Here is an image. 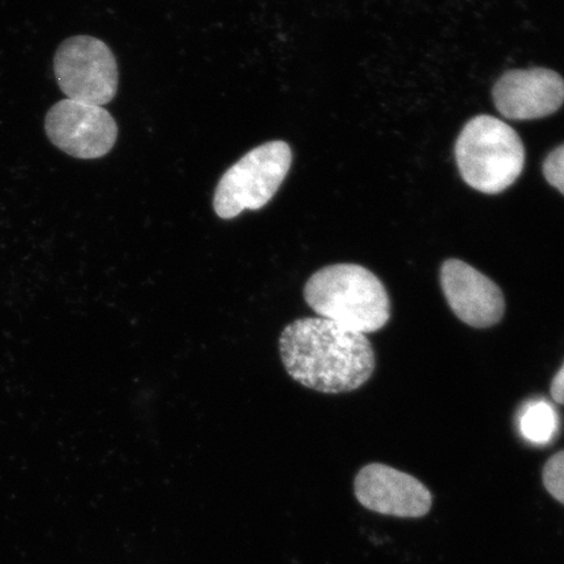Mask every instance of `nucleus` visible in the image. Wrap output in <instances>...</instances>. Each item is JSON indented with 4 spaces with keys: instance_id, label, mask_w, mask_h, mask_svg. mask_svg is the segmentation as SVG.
<instances>
[{
    "instance_id": "nucleus-1",
    "label": "nucleus",
    "mask_w": 564,
    "mask_h": 564,
    "mask_svg": "<svg viewBox=\"0 0 564 564\" xmlns=\"http://www.w3.org/2000/svg\"><path fill=\"white\" fill-rule=\"evenodd\" d=\"M279 348L289 376L317 392L358 390L376 370L369 338L323 317H303L289 324Z\"/></svg>"
},
{
    "instance_id": "nucleus-2",
    "label": "nucleus",
    "mask_w": 564,
    "mask_h": 564,
    "mask_svg": "<svg viewBox=\"0 0 564 564\" xmlns=\"http://www.w3.org/2000/svg\"><path fill=\"white\" fill-rule=\"evenodd\" d=\"M303 295L323 319L355 333H377L390 321L391 305L386 288L362 265L324 267L307 280Z\"/></svg>"
},
{
    "instance_id": "nucleus-3",
    "label": "nucleus",
    "mask_w": 564,
    "mask_h": 564,
    "mask_svg": "<svg viewBox=\"0 0 564 564\" xmlns=\"http://www.w3.org/2000/svg\"><path fill=\"white\" fill-rule=\"evenodd\" d=\"M458 171L471 188L496 195L513 185L523 173V141L511 126L479 116L464 127L455 148Z\"/></svg>"
},
{
    "instance_id": "nucleus-4",
    "label": "nucleus",
    "mask_w": 564,
    "mask_h": 564,
    "mask_svg": "<svg viewBox=\"0 0 564 564\" xmlns=\"http://www.w3.org/2000/svg\"><path fill=\"white\" fill-rule=\"evenodd\" d=\"M293 153L285 141H270L228 169L218 182L214 208L223 220L245 210H259L271 202L291 171Z\"/></svg>"
},
{
    "instance_id": "nucleus-5",
    "label": "nucleus",
    "mask_w": 564,
    "mask_h": 564,
    "mask_svg": "<svg viewBox=\"0 0 564 564\" xmlns=\"http://www.w3.org/2000/svg\"><path fill=\"white\" fill-rule=\"evenodd\" d=\"M54 73L68 100L102 106L117 95L116 56L105 42L89 35L63 42L55 54Z\"/></svg>"
},
{
    "instance_id": "nucleus-6",
    "label": "nucleus",
    "mask_w": 564,
    "mask_h": 564,
    "mask_svg": "<svg viewBox=\"0 0 564 564\" xmlns=\"http://www.w3.org/2000/svg\"><path fill=\"white\" fill-rule=\"evenodd\" d=\"M48 139L69 156L83 160L104 158L115 147L118 126L102 106L63 100L45 119Z\"/></svg>"
},
{
    "instance_id": "nucleus-7",
    "label": "nucleus",
    "mask_w": 564,
    "mask_h": 564,
    "mask_svg": "<svg viewBox=\"0 0 564 564\" xmlns=\"http://www.w3.org/2000/svg\"><path fill=\"white\" fill-rule=\"evenodd\" d=\"M498 111L513 121H531L554 115L564 102V80L546 68L506 73L492 89Z\"/></svg>"
},
{
    "instance_id": "nucleus-8",
    "label": "nucleus",
    "mask_w": 564,
    "mask_h": 564,
    "mask_svg": "<svg viewBox=\"0 0 564 564\" xmlns=\"http://www.w3.org/2000/svg\"><path fill=\"white\" fill-rule=\"evenodd\" d=\"M355 490L366 509L391 517L421 518L432 509V492L425 485L383 464L359 470Z\"/></svg>"
},
{
    "instance_id": "nucleus-9",
    "label": "nucleus",
    "mask_w": 564,
    "mask_h": 564,
    "mask_svg": "<svg viewBox=\"0 0 564 564\" xmlns=\"http://www.w3.org/2000/svg\"><path fill=\"white\" fill-rule=\"evenodd\" d=\"M441 282L448 305L458 319L475 328H488L502 319L505 297L496 282L462 260L443 264Z\"/></svg>"
},
{
    "instance_id": "nucleus-10",
    "label": "nucleus",
    "mask_w": 564,
    "mask_h": 564,
    "mask_svg": "<svg viewBox=\"0 0 564 564\" xmlns=\"http://www.w3.org/2000/svg\"><path fill=\"white\" fill-rule=\"evenodd\" d=\"M558 423V414L547 401H532L521 412L520 432L528 442L542 446L553 441Z\"/></svg>"
},
{
    "instance_id": "nucleus-11",
    "label": "nucleus",
    "mask_w": 564,
    "mask_h": 564,
    "mask_svg": "<svg viewBox=\"0 0 564 564\" xmlns=\"http://www.w3.org/2000/svg\"><path fill=\"white\" fill-rule=\"evenodd\" d=\"M544 484L547 491L564 505V451L554 455L546 463Z\"/></svg>"
},
{
    "instance_id": "nucleus-12",
    "label": "nucleus",
    "mask_w": 564,
    "mask_h": 564,
    "mask_svg": "<svg viewBox=\"0 0 564 564\" xmlns=\"http://www.w3.org/2000/svg\"><path fill=\"white\" fill-rule=\"evenodd\" d=\"M546 181L564 195V144L549 154L544 164Z\"/></svg>"
},
{
    "instance_id": "nucleus-13",
    "label": "nucleus",
    "mask_w": 564,
    "mask_h": 564,
    "mask_svg": "<svg viewBox=\"0 0 564 564\" xmlns=\"http://www.w3.org/2000/svg\"><path fill=\"white\" fill-rule=\"evenodd\" d=\"M550 393H552V398L554 399L555 403L564 405V364L553 379Z\"/></svg>"
}]
</instances>
